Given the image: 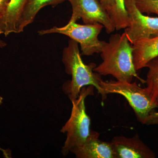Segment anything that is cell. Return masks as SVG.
<instances>
[{"mask_svg":"<svg viewBox=\"0 0 158 158\" xmlns=\"http://www.w3.org/2000/svg\"><path fill=\"white\" fill-rule=\"evenodd\" d=\"M99 1L111 19L113 10H114V4H115L114 0H99Z\"/></svg>","mask_w":158,"mask_h":158,"instance_id":"16","label":"cell"},{"mask_svg":"<svg viewBox=\"0 0 158 158\" xmlns=\"http://www.w3.org/2000/svg\"><path fill=\"white\" fill-rule=\"evenodd\" d=\"M133 46L125 33L113 34L106 42L101 53L102 62L93 70L101 76L111 75L117 81L131 82L136 77L142 83L145 81L137 74L133 59Z\"/></svg>","mask_w":158,"mask_h":158,"instance_id":"1","label":"cell"},{"mask_svg":"<svg viewBox=\"0 0 158 158\" xmlns=\"http://www.w3.org/2000/svg\"><path fill=\"white\" fill-rule=\"evenodd\" d=\"M101 88L103 100L109 94H117L124 97L135 112L139 122L145 124L147 118L158 108V102L148 87L141 88L136 83L120 81H104L102 80Z\"/></svg>","mask_w":158,"mask_h":158,"instance_id":"3","label":"cell"},{"mask_svg":"<svg viewBox=\"0 0 158 158\" xmlns=\"http://www.w3.org/2000/svg\"><path fill=\"white\" fill-rule=\"evenodd\" d=\"M10 0H0V18L6 12Z\"/></svg>","mask_w":158,"mask_h":158,"instance_id":"18","label":"cell"},{"mask_svg":"<svg viewBox=\"0 0 158 158\" xmlns=\"http://www.w3.org/2000/svg\"><path fill=\"white\" fill-rule=\"evenodd\" d=\"M114 8L111 19L117 31L125 29L128 26V15L125 5V0H114Z\"/></svg>","mask_w":158,"mask_h":158,"instance_id":"13","label":"cell"},{"mask_svg":"<svg viewBox=\"0 0 158 158\" xmlns=\"http://www.w3.org/2000/svg\"><path fill=\"white\" fill-rule=\"evenodd\" d=\"M116 158H155L156 154L138 133L131 138L115 136L111 141Z\"/></svg>","mask_w":158,"mask_h":158,"instance_id":"8","label":"cell"},{"mask_svg":"<svg viewBox=\"0 0 158 158\" xmlns=\"http://www.w3.org/2000/svg\"><path fill=\"white\" fill-rule=\"evenodd\" d=\"M7 45V44L5 41L0 39V48H2L5 47Z\"/></svg>","mask_w":158,"mask_h":158,"instance_id":"20","label":"cell"},{"mask_svg":"<svg viewBox=\"0 0 158 158\" xmlns=\"http://www.w3.org/2000/svg\"><path fill=\"white\" fill-rule=\"evenodd\" d=\"M132 46L133 62L137 71L146 67L150 61L158 56V36L140 40Z\"/></svg>","mask_w":158,"mask_h":158,"instance_id":"10","label":"cell"},{"mask_svg":"<svg viewBox=\"0 0 158 158\" xmlns=\"http://www.w3.org/2000/svg\"><path fill=\"white\" fill-rule=\"evenodd\" d=\"M146 67L148 71L145 81L158 102V56L150 61Z\"/></svg>","mask_w":158,"mask_h":158,"instance_id":"14","label":"cell"},{"mask_svg":"<svg viewBox=\"0 0 158 158\" xmlns=\"http://www.w3.org/2000/svg\"><path fill=\"white\" fill-rule=\"evenodd\" d=\"M79 44L73 40L69 41L68 46L64 48L62 61L66 73L72 76L71 80L63 85V90L70 100L78 97L84 87L93 86L102 96L100 83L101 75L94 72L96 65L93 63L86 65L81 57Z\"/></svg>","mask_w":158,"mask_h":158,"instance_id":"2","label":"cell"},{"mask_svg":"<svg viewBox=\"0 0 158 158\" xmlns=\"http://www.w3.org/2000/svg\"><path fill=\"white\" fill-rule=\"evenodd\" d=\"M66 0H27L20 18L18 33L24 31L27 26L34 22L40 10L44 6H56Z\"/></svg>","mask_w":158,"mask_h":158,"instance_id":"12","label":"cell"},{"mask_svg":"<svg viewBox=\"0 0 158 158\" xmlns=\"http://www.w3.org/2000/svg\"><path fill=\"white\" fill-rule=\"evenodd\" d=\"M99 134L91 130L86 141L71 150L78 158H116L111 142L102 141Z\"/></svg>","mask_w":158,"mask_h":158,"instance_id":"9","label":"cell"},{"mask_svg":"<svg viewBox=\"0 0 158 158\" xmlns=\"http://www.w3.org/2000/svg\"><path fill=\"white\" fill-rule=\"evenodd\" d=\"M138 9L142 13L158 15V0H135Z\"/></svg>","mask_w":158,"mask_h":158,"instance_id":"15","label":"cell"},{"mask_svg":"<svg viewBox=\"0 0 158 158\" xmlns=\"http://www.w3.org/2000/svg\"><path fill=\"white\" fill-rule=\"evenodd\" d=\"M72 7V14L69 21L76 22L81 19L86 24L100 23L108 34L116 30L108 12L99 0H67Z\"/></svg>","mask_w":158,"mask_h":158,"instance_id":"7","label":"cell"},{"mask_svg":"<svg viewBox=\"0 0 158 158\" xmlns=\"http://www.w3.org/2000/svg\"><path fill=\"white\" fill-rule=\"evenodd\" d=\"M158 124V112L154 111L147 118L145 125H150Z\"/></svg>","mask_w":158,"mask_h":158,"instance_id":"17","label":"cell"},{"mask_svg":"<svg viewBox=\"0 0 158 158\" xmlns=\"http://www.w3.org/2000/svg\"><path fill=\"white\" fill-rule=\"evenodd\" d=\"M93 86L82 88L77 98L71 100L72 109L70 117L61 129V132L66 133V140L62 152L66 156L73 148L83 144L90 135V117L86 113L85 99L94 94Z\"/></svg>","mask_w":158,"mask_h":158,"instance_id":"4","label":"cell"},{"mask_svg":"<svg viewBox=\"0 0 158 158\" xmlns=\"http://www.w3.org/2000/svg\"><path fill=\"white\" fill-rule=\"evenodd\" d=\"M3 101V98L2 97H0V105L2 104V103ZM0 150L2 151V152H3V154H4V155L5 156H6V158H9L10 157L9 156V154H10V153H8L5 150H3L1 148H0Z\"/></svg>","mask_w":158,"mask_h":158,"instance_id":"19","label":"cell"},{"mask_svg":"<svg viewBox=\"0 0 158 158\" xmlns=\"http://www.w3.org/2000/svg\"><path fill=\"white\" fill-rule=\"evenodd\" d=\"M125 5L129 23L124 33L131 44L158 36V17L144 15L137 8L135 0H125Z\"/></svg>","mask_w":158,"mask_h":158,"instance_id":"6","label":"cell"},{"mask_svg":"<svg viewBox=\"0 0 158 158\" xmlns=\"http://www.w3.org/2000/svg\"><path fill=\"white\" fill-rule=\"evenodd\" d=\"M27 0H10L5 14L0 18V34L7 37L18 33L21 16Z\"/></svg>","mask_w":158,"mask_h":158,"instance_id":"11","label":"cell"},{"mask_svg":"<svg viewBox=\"0 0 158 158\" xmlns=\"http://www.w3.org/2000/svg\"><path fill=\"white\" fill-rule=\"evenodd\" d=\"M104 27L100 23L79 24L69 21L62 27H53L52 28L40 30V36L52 34H59L68 36L81 46L82 55L89 56L94 53H100L106 42L100 40L98 36Z\"/></svg>","mask_w":158,"mask_h":158,"instance_id":"5","label":"cell"}]
</instances>
